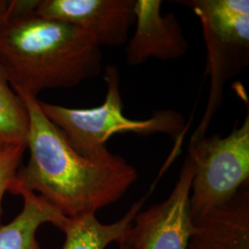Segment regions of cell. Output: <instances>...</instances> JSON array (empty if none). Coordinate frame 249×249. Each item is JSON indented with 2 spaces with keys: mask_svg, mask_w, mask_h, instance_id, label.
<instances>
[{
  "mask_svg": "<svg viewBox=\"0 0 249 249\" xmlns=\"http://www.w3.org/2000/svg\"><path fill=\"white\" fill-rule=\"evenodd\" d=\"M29 116L23 100L12 88L0 66V149L26 143Z\"/></svg>",
  "mask_w": 249,
  "mask_h": 249,
  "instance_id": "obj_12",
  "label": "cell"
},
{
  "mask_svg": "<svg viewBox=\"0 0 249 249\" xmlns=\"http://www.w3.org/2000/svg\"><path fill=\"white\" fill-rule=\"evenodd\" d=\"M104 80L107 94L98 107L71 108L39 101L46 117L60 129L80 154L90 158L107 155L110 152L107 142L116 134H165L174 140H179L182 136L186 119L178 111L160 109L150 118L142 120H134L124 116L120 74L116 65L107 66Z\"/></svg>",
  "mask_w": 249,
  "mask_h": 249,
  "instance_id": "obj_3",
  "label": "cell"
},
{
  "mask_svg": "<svg viewBox=\"0 0 249 249\" xmlns=\"http://www.w3.org/2000/svg\"><path fill=\"white\" fill-rule=\"evenodd\" d=\"M101 47L76 27L36 13L0 21V66L15 91L36 97L70 89L102 71Z\"/></svg>",
  "mask_w": 249,
  "mask_h": 249,
  "instance_id": "obj_2",
  "label": "cell"
},
{
  "mask_svg": "<svg viewBox=\"0 0 249 249\" xmlns=\"http://www.w3.org/2000/svg\"><path fill=\"white\" fill-rule=\"evenodd\" d=\"M26 143H18L0 149V222L2 218V200L18 173Z\"/></svg>",
  "mask_w": 249,
  "mask_h": 249,
  "instance_id": "obj_13",
  "label": "cell"
},
{
  "mask_svg": "<svg viewBox=\"0 0 249 249\" xmlns=\"http://www.w3.org/2000/svg\"><path fill=\"white\" fill-rule=\"evenodd\" d=\"M40 0H11L9 1L6 18H20L35 14Z\"/></svg>",
  "mask_w": 249,
  "mask_h": 249,
  "instance_id": "obj_14",
  "label": "cell"
},
{
  "mask_svg": "<svg viewBox=\"0 0 249 249\" xmlns=\"http://www.w3.org/2000/svg\"><path fill=\"white\" fill-rule=\"evenodd\" d=\"M16 92L29 116L30 158L18 169L9 192L31 191L71 219L96 214L124 196L138 179L135 166L111 151L94 158L80 154L46 117L38 99Z\"/></svg>",
  "mask_w": 249,
  "mask_h": 249,
  "instance_id": "obj_1",
  "label": "cell"
},
{
  "mask_svg": "<svg viewBox=\"0 0 249 249\" xmlns=\"http://www.w3.org/2000/svg\"><path fill=\"white\" fill-rule=\"evenodd\" d=\"M198 18L206 48L210 90L204 114L193 138L202 137L222 107L224 88L249 63V0H182Z\"/></svg>",
  "mask_w": 249,
  "mask_h": 249,
  "instance_id": "obj_4",
  "label": "cell"
},
{
  "mask_svg": "<svg viewBox=\"0 0 249 249\" xmlns=\"http://www.w3.org/2000/svg\"><path fill=\"white\" fill-rule=\"evenodd\" d=\"M193 176L194 166L187 156L169 196L137 213L119 249H187L194 230L190 210Z\"/></svg>",
  "mask_w": 249,
  "mask_h": 249,
  "instance_id": "obj_6",
  "label": "cell"
},
{
  "mask_svg": "<svg viewBox=\"0 0 249 249\" xmlns=\"http://www.w3.org/2000/svg\"><path fill=\"white\" fill-rule=\"evenodd\" d=\"M147 196L136 201L122 218L111 223H103L95 214L68 218L61 231L65 233L62 249H106L112 243H120L142 210Z\"/></svg>",
  "mask_w": 249,
  "mask_h": 249,
  "instance_id": "obj_11",
  "label": "cell"
},
{
  "mask_svg": "<svg viewBox=\"0 0 249 249\" xmlns=\"http://www.w3.org/2000/svg\"><path fill=\"white\" fill-rule=\"evenodd\" d=\"M193 222L187 249H249V185L228 203Z\"/></svg>",
  "mask_w": 249,
  "mask_h": 249,
  "instance_id": "obj_9",
  "label": "cell"
},
{
  "mask_svg": "<svg viewBox=\"0 0 249 249\" xmlns=\"http://www.w3.org/2000/svg\"><path fill=\"white\" fill-rule=\"evenodd\" d=\"M11 194L22 196L23 208L9 223L0 225V249H42L36 239L39 228L52 223L61 230L68 217L31 191L20 188Z\"/></svg>",
  "mask_w": 249,
  "mask_h": 249,
  "instance_id": "obj_10",
  "label": "cell"
},
{
  "mask_svg": "<svg viewBox=\"0 0 249 249\" xmlns=\"http://www.w3.org/2000/svg\"><path fill=\"white\" fill-rule=\"evenodd\" d=\"M161 0H136V29L124 49L128 65L139 66L151 58L176 60L188 51L178 17L174 13L161 15Z\"/></svg>",
  "mask_w": 249,
  "mask_h": 249,
  "instance_id": "obj_8",
  "label": "cell"
},
{
  "mask_svg": "<svg viewBox=\"0 0 249 249\" xmlns=\"http://www.w3.org/2000/svg\"><path fill=\"white\" fill-rule=\"evenodd\" d=\"M188 158L194 166L190 192L193 220L228 203L249 181V112L225 137H191Z\"/></svg>",
  "mask_w": 249,
  "mask_h": 249,
  "instance_id": "obj_5",
  "label": "cell"
},
{
  "mask_svg": "<svg viewBox=\"0 0 249 249\" xmlns=\"http://www.w3.org/2000/svg\"><path fill=\"white\" fill-rule=\"evenodd\" d=\"M136 0H40L36 14L76 27L97 45L126 44L136 21Z\"/></svg>",
  "mask_w": 249,
  "mask_h": 249,
  "instance_id": "obj_7",
  "label": "cell"
},
{
  "mask_svg": "<svg viewBox=\"0 0 249 249\" xmlns=\"http://www.w3.org/2000/svg\"><path fill=\"white\" fill-rule=\"evenodd\" d=\"M8 6H9V1L0 0V21L6 18Z\"/></svg>",
  "mask_w": 249,
  "mask_h": 249,
  "instance_id": "obj_15",
  "label": "cell"
}]
</instances>
